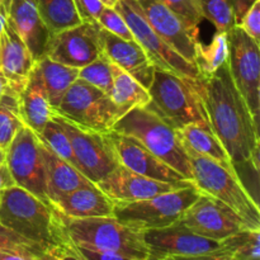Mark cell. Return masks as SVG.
Returning <instances> with one entry per match:
<instances>
[{"label":"cell","mask_w":260,"mask_h":260,"mask_svg":"<svg viewBox=\"0 0 260 260\" xmlns=\"http://www.w3.org/2000/svg\"><path fill=\"white\" fill-rule=\"evenodd\" d=\"M202 98L211 129L228 152L236 174L240 169H253L251 157L259 150V127L234 84L228 61L203 80Z\"/></svg>","instance_id":"obj_1"},{"label":"cell","mask_w":260,"mask_h":260,"mask_svg":"<svg viewBox=\"0 0 260 260\" xmlns=\"http://www.w3.org/2000/svg\"><path fill=\"white\" fill-rule=\"evenodd\" d=\"M0 223L45 250L62 248L70 241L63 228L62 213L15 184L2 194Z\"/></svg>","instance_id":"obj_2"},{"label":"cell","mask_w":260,"mask_h":260,"mask_svg":"<svg viewBox=\"0 0 260 260\" xmlns=\"http://www.w3.org/2000/svg\"><path fill=\"white\" fill-rule=\"evenodd\" d=\"M203 80L155 69L146 108L180 129L190 123H208L202 98Z\"/></svg>","instance_id":"obj_3"},{"label":"cell","mask_w":260,"mask_h":260,"mask_svg":"<svg viewBox=\"0 0 260 260\" xmlns=\"http://www.w3.org/2000/svg\"><path fill=\"white\" fill-rule=\"evenodd\" d=\"M185 147L192 168V183L205 194L230 207L249 230H260L259 203L239 175L220 162Z\"/></svg>","instance_id":"obj_4"},{"label":"cell","mask_w":260,"mask_h":260,"mask_svg":"<svg viewBox=\"0 0 260 260\" xmlns=\"http://www.w3.org/2000/svg\"><path fill=\"white\" fill-rule=\"evenodd\" d=\"M112 131L136 139L155 156L192 182V168L179 131L146 107L124 114L114 123Z\"/></svg>","instance_id":"obj_5"},{"label":"cell","mask_w":260,"mask_h":260,"mask_svg":"<svg viewBox=\"0 0 260 260\" xmlns=\"http://www.w3.org/2000/svg\"><path fill=\"white\" fill-rule=\"evenodd\" d=\"M69 240L84 248L122 254L136 260H147L149 249L141 231H137L112 217L68 218L62 215Z\"/></svg>","instance_id":"obj_6"},{"label":"cell","mask_w":260,"mask_h":260,"mask_svg":"<svg viewBox=\"0 0 260 260\" xmlns=\"http://www.w3.org/2000/svg\"><path fill=\"white\" fill-rule=\"evenodd\" d=\"M202 194L193 183L182 189L135 202H114L113 217L137 231L162 229L178 222Z\"/></svg>","instance_id":"obj_7"},{"label":"cell","mask_w":260,"mask_h":260,"mask_svg":"<svg viewBox=\"0 0 260 260\" xmlns=\"http://www.w3.org/2000/svg\"><path fill=\"white\" fill-rule=\"evenodd\" d=\"M57 114L79 128L107 134L122 117L111 95L76 79L55 109Z\"/></svg>","instance_id":"obj_8"},{"label":"cell","mask_w":260,"mask_h":260,"mask_svg":"<svg viewBox=\"0 0 260 260\" xmlns=\"http://www.w3.org/2000/svg\"><path fill=\"white\" fill-rule=\"evenodd\" d=\"M132 32L134 40L144 48L147 57L157 70L174 73L179 76L203 80L194 63L175 52L150 25L139 0H118L114 5Z\"/></svg>","instance_id":"obj_9"},{"label":"cell","mask_w":260,"mask_h":260,"mask_svg":"<svg viewBox=\"0 0 260 260\" xmlns=\"http://www.w3.org/2000/svg\"><path fill=\"white\" fill-rule=\"evenodd\" d=\"M228 63L231 78L259 127L260 55L259 43L239 25L228 32Z\"/></svg>","instance_id":"obj_10"},{"label":"cell","mask_w":260,"mask_h":260,"mask_svg":"<svg viewBox=\"0 0 260 260\" xmlns=\"http://www.w3.org/2000/svg\"><path fill=\"white\" fill-rule=\"evenodd\" d=\"M5 165L15 185L51 203L46 194L45 161L41 151V141L25 124L20 127L5 150Z\"/></svg>","instance_id":"obj_11"},{"label":"cell","mask_w":260,"mask_h":260,"mask_svg":"<svg viewBox=\"0 0 260 260\" xmlns=\"http://www.w3.org/2000/svg\"><path fill=\"white\" fill-rule=\"evenodd\" d=\"M52 118L66 131L73 146L74 156L79 164V170L90 182L96 184L114 168L118 167V161L114 157L104 134L79 128L56 112L52 114Z\"/></svg>","instance_id":"obj_12"},{"label":"cell","mask_w":260,"mask_h":260,"mask_svg":"<svg viewBox=\"0 0 260 260\" xmlns=\"http://www.w3.org/2000/svg\"><path fill=\"white\" fill-rule=\"evenodd\" d=\"M101 30L98 22H83L51 36L46 56L62 65L84 68L103 53Z\"/></svg>","instance_id":"obj_13"},{"label":"cell","mask_w":260,"mask_h":260,"mask_svg":"<svg viewBox=\"0 0 260 260\" xmlns=\"http://www.w3.org/2000/svg\"><path fill=\"white\" fill-rule=\"evenodd\" d=\"M179 221L197 235L216 241L225 240L239 231L249 230L230 207L205 193L185 211Z\"/></svg>","instance_id":"obj_14"},{"label":"cell","mask_w":260,"mask_h":260,"mask_svg":"<svg viewBox=\"0 0 260 260\" xmlns=\"http://www.w3.org/2000/svg\"><path fill=\"white\" fill-rule=\"evenodd\" d=\"M139 3L152 29L175 52L196 65L197 51L201 45L198 27L188 24L160 0H139Z\"/></svg>","instance_id":"obj_15"},{"label":"cell","mask_w":260,"mask_h":260,"mask_svg":"<svg viewBox=\"0 0 260 260\" xmlns=\"http://www.w3.org/2000/svg\"><path fill=\"white\" fill-rule=\"evenodd\" d=\"M192 184L190 180L161 182L145 175L137 174L127 168L118 165L108 175L96 183V187L108 196L113 202H135L149 200L155 196L172 190L182 189Z\"/></svg>","instance_id":"obj_16"},{"label":"cell","mask_w":260,"mask_h":260,"mask_svg":"<svg viewBox=\"0 0 260 260\" xmlns=\"http://www.w3.org/2000/svg\"><path fill=\"white\" fill-rule=\"evenodd\" d=\"M145 245L152 259L169 255H197L220 250L221 241L197 235L180 221L162 229L142 231Z\"/></svg>","instance_id":"obj_17"},{"label":"cell","mask_w":260,"mask_h":260,"mask_svg":"<svg viewBox=\"0 0 260 260\" xmlns=\"http://www.w3.org/2000/svg\"><path fill=\"white\" fill-rule=\"evenodd\" d=\"M109 147L119 165L152 179L161 182H180L187 180L180 173L170 168L164 161L150 152L136 139L127 135L109 131L104 134Z\"/></svg>","instance_id":"obj_18"},{"label":"cell","mask_w":260,"mask_h":260,"mask_svg":"<svg viewBox=\"0 0 260 260\" xmlns=\"http://www.w3.org/2000/svg\"><path fill=\"white\" fill-rule=\"evenodd\" d=\"M102 51L112 63L128 73L145 89L149 90L155 73V66L144 48L135 40H124L108 30H101Z\"/></svg>","instance_id":"obj_19"},{"label":"cell","mask_w":260,"mask_h":260,"mask_svg":"<svg viewBox=\"0 0 260 260\" xmlns=\"http://www.w3.org/2000/svg\"><path fill=\"white\" fill-rule=\"evenodd\" d=\"M7 22L24 42L37 62L47 53L51 35L37 8V0H10Z\"/></svg>","instance_id":"obj_20"},{"label":"cell","mask_w":260,"mask_h":260,"mask_svg":"<svg viewBox=\"0 0 260 260\" xmlns=\"http://www.w3.org/2000/svg\"><path fill=\"white\" fill-rule=\"evenodd\" d=\"M35 65L27 46L8 22L5 23L0 36V69L7 78L9 90L19 95Z\"/></svg>","instance_id":"obj_21"},{"label":"cell","mask_w":260,"mask_h":260,"mask_svg":"<svg viewBox=\"0 0 260 260\" xmlns=\"http://www.w3.org/2000/svg\"><path fill=\"white\" fill-rule=\"evenodd\" d=\"M41 151L45 161L46 194L53 206L73 190L94 184L76 168L51 151L42 141H41Z\"/></svg>","instance_id":"obj_22"},{"label":"cell","mask_w":260,"mask_h":260,"mask_svg":"<svg viewBox=\"0 0 260 260\" xmlns=\"http://www.w3.org/2000/svg\"><path fill=\"white\" fill-rule=\"evenodd\" d=\"M22 121L36 135H40L45 124L52 118L55 109L51 107L40 71L35 65L24 89L18 95Z\"/></svg>","instance_id":"obj_23"},{"label":"cell","mask_w":260,"mask_h":260,"mask_svg":"<svg viewBox=\"0 0 260 260\" xmlns=\"http://www.w3.org/2000/svg\"><path fill=\"white\" fill-rule=\"evenodd\" d=\"M114 202L96 184L85 185L61 198L55 207L68 218L112 217Z\"/></svg>","instance_id":"obj_24"},{"label":"cell","mask_w":260,"mask_h":260,"mask_svg":"<svg viewBox=\"0 0 260 260\" xmlns=\"http://www.w3.org/2000/svg\"><path fill=\"white\" fill-rule=\"evenodd\" d=\"M178 131H179V136L183 145L187 146L188 149H190L196 154L210 157V159L220 162L221 165H223L228 169L235 172L228 152L223 149L220 140L213 134L210 124L190 123L184 126L183 128L178 129Z\"/></svg>","instance_id":"obj_25"},{"label":"cell","mask_w":260,"mask_h":260,"mask_svg":"<svg viewBox=\"0 0 260 260\" xmlns=\"http://www.w3.org/2000/svg\"><path fill=\"white\" fill-rule=\"evenodd\" d=\"M51 107L56 109L74 81L79 79V69L62 65L45 56L36 62Z\"/></svg>","instance_id":"obj_26"},{"label":"cell","mask_w":260,"mask_h":260,"mask_svg":"<svg viewBox=\"0 0 260 260\" xmlns=\"http://www.w3.org/2000/svg\"><path fill=\"white\" fill-rule=\"evenodd\" d=\"M112 86L111 98L118 107L122 117L135 108H142L150 103V93L139 81L135 80L128 73L112 63Z\"/></svg>","instance_id":"obj_27"},{"label":"cell","mask_w":260,"mask_h":260,"mask_svg":"<svg viewBox=\"0 0 260 260\" xmlns=\"http://www.w3.org/2000/svg\"><path fill=\"white\" fill-rule=\"evenodd\" d=\"M37 8L51 36L83 23L74 0H37Z\"/></svg>","instance_id":"obj_28"},{"label":"cell","mask_w":260,"mask_h":260,"mask_svg":"<svg viewBox=\"0 0 260 260\" xmlns=\"http://www.w3.org/2000/svg\"><path fill=\"white\" fill-rule=\"evenodd\" d=\"M228 33L216 32L210 45L205 46L203 43H201L197 51L196 66H197L203 80L215 74L218 68L228 61Z\"/></svg>","instance_id":"obj_29"},{"label":"cell","mask_w":260,"mask_h":260,"mask_svg":"<svg viewBox=\"0 0 260 260\" xmlns=\"http://www.w3.org/2000/svg\"><path fill=\"white\" fill-rule=\"evenodd\" d=\"M22 126L24 123L19 113L18 95L8 90L0 96V150L5 152Z\"/></svg>","instance_id":"obj_30"},{"label":"cell","mask_w":260,"mask_h":260,"mask_svg":"<svg viewBox=\"0 0 260 260\" xmlns=\"http://www.w3.org/2000/svg\"><path fill=\"white\" fill-rule=\"evenodd\" d=\"M221 250L234 260H259L260 230H243L221 241Z\"/></svg>","instance_id":"obj_31"},{"label":"cell","mask_w":260,"mask_h":260,"mask_svg":"<svg viewBox=\"0 0 260 260\" xmlns=\"http://www.w3.org/2000/svg\"><path fill=\"white\" fill-rule=\"evenodd\" d=\"M38 139L51 150L55 152L58 157L68 161L74 168L79 170V164L74 156L73 146H71L70 139L68 134L63 129V127L58 123L56 119L51 118L45 127L42 128L41 134L38 135ZM80 172V170H79Z\"/></svg>","instance_id":"obj_32"},{"label":"cell","mask_w":260,"mask_h":260,"mask_svg":"<svg viewBox=\"0 0 260 260\" xmlns=\"http://www.w3.org/2000/svg\"><path fill=\"white\" fill-rule=\"evenodd\" d=\"M203 19L215 25L217 32L228 33L236 25L233 0H198Z\"/></svg>","instance_id":"obj_33"},{"label":"cell","mask_w":260,"mask_h":260,"mask_svg":"<svg viewBox=\"0 0 260 260\" xmlns=\"http://www.w3.org/2000/svg\"><path fill=\"white\" fill-rule=\"evenodd\" d=\"M79 79L111 95L112 86H113L112 62L104 53H102L93 62L79 69Z\"/></svg>","instance_id":"obj_34"},{"label":"cell","mask_w":260,"mask_h":260,"mask_svg":"<svg viewBox=\"0 0 260 260\" xmlns=\"http://www.w3.org/2000/svg\"><path fill=\"white\" fill-rule=\"evenodd\" d=\"M96 22L99 23V25L103 29L113 33V35L118 36V37L124 38V40H134V36H132V32L129 30L128 25L124 22L121 13L116 10V8L104 7L103 12L101 13Z\"/></svg>","instance_id":"obj_35"},{"label":"cell","mask_w":260,"mask_h":260,"mask_svg":"<svg viewBox=\"0 0 260 260\" xmlns=\"http://www.w3.org/2000/svg\"><path fill=\"white\" fill-rule=\"evenodd\" d=\"M160 2L193 27H198L203 20L198 0H160Z\"/></svg>","instance_id":"obj_36"},{"label":"cell","mask_w":260,"mask_h":260,"mask_svg":"<svg viewBox=\"0 0 260 260\" xmlns=\"http://www.w3.org/2000/svg\"><path fill=\"white\" fill-rule=\"evenodd\" d=\"M0 250H24L30 253H41L45 249L38 244L22 238L0 223Z\"/></svg>","instance_id":"obj_37"},{"label":"cell","mask_w":260,"mask_h":260,"mask_svg":"<svg viewBox=\"0 0 260 260\" xmlns=\"http://www.w3.org/2000/svg\"><path fill=\"white\" fill-rule=\"evenodd\" d=\"M236 25L241 28L246 35L250 36L255 42L259 43L260 38V0H255L245 12Z\"/></svg>","instance_id":"obj_38"},{"label":"cell","mask_w":260,"mask_h":260,"mask_svg":"<svg viewBox=\"0 0 260 260\" xmlns=\"http://www.w3.org/2000/svg\"><path fill=\"white\" fill-rule=\"evenodd\" d=\"M81 22H96L106 5L101 0H74Z\"/></svg>","instance_id":"obj_39"},{"label":"cell","mask_w":260,"mask_h":260,"mask_svg":"<svg viewBox=\"0 0 260 260\" xmlns=\"http://www.w3.org/2000/svg\"><path fill=\"white\" fill-rule=\"evenodd\" d=\"M71 243V241H70ZM74 250L79 254L84 260H136L128 258V256H124L122 254L112 253V251H102V250H95V249H89L84 248V246L75 245V244L71 243Z\"/></svg>","instance_id":"obj_40"},{"label":"cell","mask_w":260,"mask_h":260,"mask_svg":"<svg viewBox=\"0 0 260 260\" xmlns=\"http://www.w3.org/2000/svg\"><path fill=\"white\" fill-rule=\"evenodd\" d=\"M147 260H234L231 255L225 253L223 250H216L212 253L206 254H197V255H169L164 256L161 259H152L149 258Z\"/></svg>","instance_id":"obj_41"},{"label":"cell","mask_w":260,"mask_h":260,"mask_svg":"<svg viewBox=\"0 0 260 260\" xmlns=\"http://www.w3.org/2000/svg\"><path fill=\"white\" fill-rule=\"evenodd\" d=\"M33 254L37 253L24 250H0V260H29V256Z\"/></svg>","instance_id":"obj_42"},{"label":"cell","mask_w":260,"mask_h":260,"mask_svg":"<svg viewBox=\"0 0 260 260\" xmlns=\"http://www.w3.org/2000/svg\"><path fill=\"white\" fill-rule=\"evenodd\" d=\"M255 2V0H233L234 5V12H235V18H236V24L239 23V20L243 18V15L245 14L246 10L251 7V4Z\"/></svg>","instance_id":"obj_43"},{"label":"cell","mask_w":260,"mask_h":260,"mask_svg":"<svg viewBox=\"0 0 260 260\" xmlns=\"http://www.w3.org/2000/svg\"><path fill=\"white\" fill-rule=\"evenodd\" d=\"M14 185V182L12 179V175H10L9 170H8L5 162L3 165H0V200H2V194L4 192V189Z\"/></svg>","instance_id":"obj_44"},{"label":"cell","mask_w":260,"mask_h":260,"mask_svg":"<svg viewBox=\"0 0 260 260\" xmlns=\"http://www.w3.org/2000/svg\"><path fill=\"white\" fill-rule=\"evenodd\" d=\"M57 251L58 254H60L61 260H84L75 250H74L70 241H69L65 246H62V248H58Z\"/></svg>","instance_id":"obj_45"},{"label":"cell","mask_w":260,"mask_h":260,"mask_svg":"<svg viewBox=\"0 0 260 260\" xmlns=\"http://www.w3.org/2000/svg\"><path fill=\"white\" fill-rule=\"evenodd\" d=\"M57 249H53V250H45L41 251V253L33 254V255L29 256V260H61Z\"/></svg>","instance_id":"obj_46"},{"label":"cell","mask_w":260,"mask_h":260,"mask_svg":"<svg viewBox=\"0 0 260 260\" xmlns=\"http://www.w3.org/2000/svg\"><path fill=\"white\" fill-rule=\"evenodd\" d=\"M10 0H4L0 4V36H2L3 28H4L5 23H7V15H8V7H9Z\"/></svg>","instance_id":"obj_47"},{"label":"cell","mask_w":260,"mask_h":260,"mask_svg":"<svg viewBox=\"0 0 260 260\" xmlns=\"http://www.w3.org/2000/svg\"><path fill=\"white\" fill-rule=\"evenodd\" d=\"M8 90H9L8 80H7V78H5V76H4V74H3L2 69H0V96H2L3 94L7 93Z\"/></svg>","instance_id":"obj_48"},{"label":"cell","mask_w":260,"mask_h":260,"mask_svg":"<svg viewBox=\"0 0 260 260\" xmlns=\"http://www.w3.org/2000/svg\"><path fill=\"white\" fill-rule=\"evenodd\" d=\"M102 3H103L106 7H111V8H114V5H116V3L118 2V0H101Z\"/></svg>","instance_id":"obj_49"},{"label":"cell","mask_w":260,"mask_h":260,"mask_svg":"<svg viewBox=\"0 0 260 260\" xmlns=\"http://www.w3.org/2000/svg\"><path fill=\"white\" fill-rule=\"evenodd\" d=\"M5 162V152L3 150H0V165H3Z\"/></svg>","instance_id":"obj_50"},{"label":"cell","mask_w":260,"mask_h":260,"mask_svg":"<svg viewBox=\"0 0 260 260\" xmlns=\"http://www.w3.org/2000/svg\"><path fill=\"white\" fill-rule=\"evenodd\" d=\"M3 2H4V0H0V4H2V3H3Z\"/></svg>","instance_id":"obj_51"}]
</instances>
